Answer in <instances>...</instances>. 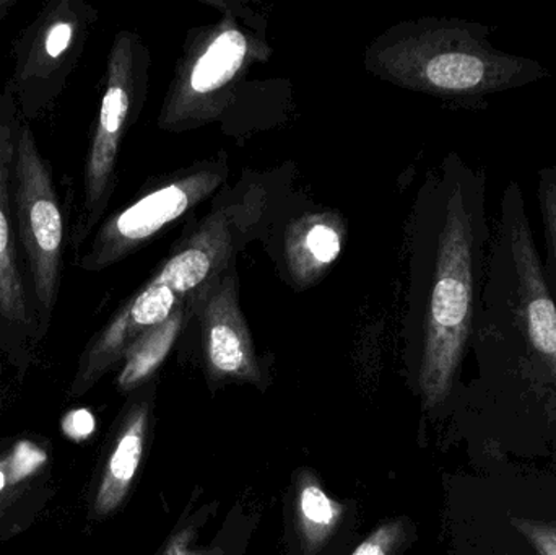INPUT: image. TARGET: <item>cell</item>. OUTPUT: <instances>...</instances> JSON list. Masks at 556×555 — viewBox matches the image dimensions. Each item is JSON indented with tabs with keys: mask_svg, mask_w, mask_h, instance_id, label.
<instances>
[{
	"mask_svg": "<svg viewBox=\"0 0 556 555\" xmlns=\"http://www.w3.org/2000/svg\"><path fill=\"white\" fill-rule=\"evenodd\" d=\"M22 121L7 84L0 88V336L12 339L39 335L13 212V172Z\"/></svg>",
	"mask_w": 556,
	"mask_h": 555,
	"instance_id": "obj_8",
	"label": "cell"
},
{
	"mask_svg": "<svg viewBox=\"0 0 556 555\" xmlns=\"http://www.w3.org/2000/svg\"><path fill=\"white\" fill-rule=\"evenodd\" d=\"M97 22V9L85 0H49L16 38L9 87L23 121L31 123L52 110Z\"/></svg>",
	"mask_w": 556,
	"mask_h": 555,
	"instance_id": "obj_5",
	"label": "cell"
},
{
	"mask_svg": "<svg viewBox=\"0 0 556 555\" xmlns=\"http://www.w3.org/2000/svg\"><path fill=\"white\" fill-rule=\"evenodd\" d=\"M489 178L459 152L431 169L415 199L408 257V316L420 338L425 407L450 396L472 341L493 227Z\"/></svg>",
	"mask_w": 556,
	"mask_h": 555,
	"instance_id": "obj_1",
	"label": "cell"
},
{
	"mask_svg": "<svg viewBox=\"0 0 556 555\" xmlns=\"http://www.w3.org/2000/svg\"><path fill=\"white\" fill-rule=\"evenodd\" d=\"M296 515L304 546L313 554L336 533L343 505L326 494L316 476L303 472L298 479Z\"/></svg>",
	"mask_w": 556,
	"mask_h": 555,
	"instance_id": "obj_14",
	"label": "cell"
},
{
	"mask_svg": "<svg viewBox=\"0 0 556 555\" xmlns=\"http://www.w3.org/2000/svg\"><path fill=\"white\" fill-rule=\"evenodd\" d=\"M186 300L189 299L165 282L160 274L153 276L121 306L119 312L88 345L81 361L80 380L84 383L97 380L126 355L146 332L163 325Z\"/></svg>",
	"mask_w": 556,
	"mask_h": 555,
	"instance_id": "obj_10",
	"label": "cell"
},
{
	"mask_svg": "<svg viewBox=\"0 0 556 555\" xmlns=\"http://www.w3.org/2000/svg\"><path fill=\"white\" fill-rule=\"evenodd\" d=\"M492 35V26L470 20H418L391 36L384 67L402 87L477 111L552 77L547 65L498 48Z\"/></svg>",
	"mask_w": 556,
	"mask_h": 555,
	"instance_id": "obj_2",
	"label": "cell"
},
{
	"mask_svg": "<svg viewBox=\"0 0 556 555\" xmlns=\"http://www.w3.org/2000/svg\"><path fill=\"white\" fill-rule=\"evenodd\" d=\"M227 175V165L218 162L147 192L101 222L88 250L75 257V266L87 273H100L119 263L208 198Z\"/></svg>",
	"mask_w": 556,
	"mask_h": 555,
	"instance_id": "obj_6",
	"label": "cell"
},
{
	"mask_svg": "<svg viewBox=\"0 0 556 555\" xmlns=\"http://www.w3.org/2000/svg\"><path fill=\"white\" fill-rule=\"evenodd\" d=\"M16 238L35 303L38 332L51 325L64 273L67 234L54 169L42 155L31 126L22 121L13 172Z\"/></svg>",
	"mask_w": 556,
	"mask_h": 555,
	"instance_id": "obj_4",
	"label": "cell"
},
{
	"mask_svg": "<svg viewBox=\"0 0 556 555\" xmlns=\"http://www.w3.org/2000/svg\"><path fill=\"white\" fill-rule=\"evenodd\" d=\"M149 84V51L130 31L114 36L108 55L106 78L100 111L94 121L84 166V195L68 243L80 256L90 235L103 222L116 189L121 143L139 117Z\"/></svg>",
	"mask_w": 556,
	"mask_h": 555,
	"instance_id": "obj_3",
	"label": "cell"
},
{
	"mask_svg": "<svg viewBox=\"0 0 556 555\" xmlns=\"http://www.w3.org/2000/svg\"><path fill=\"white\" fill-rule=\"evenodd\" d=\"M342 253V234L336 224L327 218H314L303 222L291 235L290 267L291 274L304 283V279H316L330 264L336 263Z\"/></svg>",
	"mask_w": 556,
	"mask_h": 555,
	"instance_id": "obj_13",
	"label": "cell"
},
{
	"mask_svg": "<svg viewBox=\"0 0 556 555\" xmlns=\"http://www.w3.org/2000/svg\"><path fill=\"white\" fill-rule=\"evenodd\" d=\"M513 527L526 538L539 555H556V521L511 518Z\"/></svg>",
	"mask_w": 556,
	"mask_h": 555,
	"instance_id": "obj_17",
	"label": "cell"
},
{
	"mask_svg": "<svg viewBox=\"0 0 556 555\" xmlns=\"http://www.w3.org/2000/svg\"><path fill=\"white\" fill-rule=\"evenodd\" d=\"M94 426H97V422H94L93 414L87 409L72 411L62 420V430H64L65 436L68 439L77 440V442L88 439L94 432Z\"/></svg>",
	"mask_w": 556,
	"mask_h": 555,
	"instance_id": "obj_19",
	"label": "cell"
},
{
	"mask_svg": "<svg viewBox=\"0 0 556 555\" xmlns=\"http://www.w3.org/2000/svg\"><path fill=\"white\" fill-rule=\"evenodd\" d=\"M3 485H5V476L0 471V492H2Z\"/></svg>",
	"mask_w": 556,
	"mask_h": 555,
	"instance_id": "obj_22",
	"label": "cell"
},
{
	"mask_svg": "<svg viewBox=\"0 0 556 555\" xmlns=\"http://www.w3.org/2000/svg\"><path fill=\"white\" fill-rule=\"evenodd\" d=\"M253 39L231 16H225L179 68L160 126L181 130L212 119L227 101L231 85L260 54Z\"/></svg>",
	"mask_w": 556,
	"mask_h": 555,
	"instance_id": "obj_7",
	"label": "cell"
},
{
	"mask_svg": "<svg viewBox=\"0 0 556 555\" xmlns=\"http://www.w3.org/2000/svg\"><path fill=\"white\" fill-rule=\"evenodd\" d=\"M405 540L402 521H389L372 531L352 555H395Z\"/></svg>",
	"mask_w": 556,
	"mask_h": 555,
	"instance_id": "obj_16",
	"label": "cell"
},
{
	"mask_svg": "<svg viewBox=\"0 0 556 555\" xmlns=\"http://www.w3.org/2000/svg\"><path fill=\"white\" fill-rule=\"evenodd\" d=\"M195 300L198 297L182 302L163 325L150 329L127 351L126 364L117 378V383L123 390L136 388L150 375L155 374L156 368L165 362L178 339L189 308L195 305Z\"/></svg>",
	"mask_w": 556,
	"mask_h": 555,
	"instance_id": "obj_12",
	"label": "cell"
},
{
	"mask_svg": "<svg viewBox=\"0 0 556 555\" xmlns=\"http://www.w3.org/2000/svg\"><path fill=\"white\" fill-rule=\"evenodd\" d=\"M189 538L191 533L189 531H182L178 537L173 538L169 543L168 550L165 555H222L220 551H212V553H205V551H192L189 547Z\"/></svg>",
	"mask_w": 556,
	"mask_h": 555,
	"instance_id": "obj_20",
	"label": "cell"
},
{
	"mask_svg": "<svg viewBox=\"0 0 556 555\" xmlns=\"http://www.w3.org/2000/svg\"><path fill=\"white\" fill-rule=\"evenodd\" d=\"M46 453L38 446L29 442H20L13 452L12 463H10V472L13 476V482L22 481L36 471L39 466L45 465Z\"/></svg>",
	"mask_w": 556,
	"mask_h": 555,
	"instance_id": "obj_18",
	"label": "cell"
},
{
	"mask_svg": "<svg viewBox=\"0 0 556 555\" xmlns=\"http://www.w3.org/2000/svg\"><path fill=\"white\" fill-rule=\"evenodd\" d=\"M195 305L201 313L205 357L212 378L261 381L253 338L238 300L233 264L198 297Z\"/></svg>",
	"mask_w": 556,
	"mask_h": 555,
	"instance_id": "obj_9",
	"label": "cell"
},
{
	"mask_svg": "<svg viewBox=\"0 0 556 555\" xmlns=\"http://www.w3.org/2000/svg\"><path fill=\"white\" fill-rule=\"evenodd\" d=\"M16 5V0H0V22L7 18Z\"/></svg>",
	"mask_w": 556,
	"mask_h": 555,
	"instance_id": "obj_21",
	"label": "cell"
},
{
	"mask_svg": "<svg viewBox=\"0 0 556 555\" xmlns=\"http://www.w3.org/2000/svg\"><path fill=\"white\" fill-rule=\"evenodd\" d=\"M146 433L147 409L143 406L137 407L127 420L126 427L114 446L113 455L108 462L106 471H104L103 481L98 491L97 504H94L98 514H111L126 499L140 462H142Z\"/></svg>",
	"mask_w": 556,
	"mask_h": 555,
	"instance_id": "obj_11",
	"label": "cell"
},
{
	"mask_svg": "<svg viewBox=\"0 0 556 555\" xmlns=\"http://www.w3.org/2000/svg\"><path fill=\"white\" fill-rule=\"evenodd\" d=\"M538 205L545 240V279L556 300V163L538 172Z\"/></svg>",
	"mask_w": 556,
	"mask_h": 555,
	"instance_id": "obj_15",
	"label": "cell"
}]
</instances>
